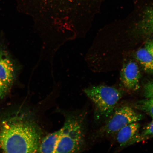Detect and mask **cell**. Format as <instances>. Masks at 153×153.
<instances>
[{
	"instance_id": "2e32d148",
	"label": "cell",
	"mask_w": 153,
	"mask_h": 153,
	"mask_svg": "<svg viewBox=\"0 0 153 153\" xmlns=\"http://www.w3.org/2000/svg\"><path fill=\"white\" fill-rule=\"evenodd\" d=\"M9 88L0 81V97L3 96L7 93Z\"/></svg>"
},
{
	"instance_id": "9c48e42d",
	"label": "cell",
	"mask_w": 153,
	"mask_h": 153,
	"mask_svg": "<svg viewBox=\"0 0 153 153\" xmlns=\"http://www.w3.org/2000/svg\"><path fill=\"white\" fill-rule=\"evenodd\" d=\"M137 28V32L141 35L148 36L153 34V7L145 11Z\"/></svg>"
},
{
	"instance_id": "52a82bcc",
	"label": "cell",
	"mask_w": 153,
	"mask_h": 153,
	"mask_svg": "<svg viewBox=\"0 0 153 153\" xmlns=\"http://www.w3.org/2000/svg\"><path fill=\"white\" fill-rule=\"evenodd\" d=\"M15 66L9 53L0 47V81L8 87L12 85L15 77Z\"/></svg>"
},
{
	"instance_id": "7c38bea8",
	"label": "cell",
	"mask_w": 153,
	"mask_h": 153,
	"mask_svg": "<svg viewBox=\"0 0 153 153\" xmlns=\"http://www.w3.org/2000/svg\"><path fill=\"white\" fill-rule=\"evenodd\" d=\"M134 108L142 111L151 117L153 120V99H146L136 102Z\"/></svg>"
},
{
	"instance_id": "3957f363",
	"label": "cell",
	"mask_w": 153,
	"mask_h": 153,
	"mask_svg": "<svg viewBox=\"0 0 153 153\" xmlns=\"http://www.w3.org/2000/svg\"><path fill=\"white\" fill-rule=\"evenodd\" d=\"M55 152L74 153L81 150L85 143L83 119L71 114L66 117Z\"/></svg>"
},
{
	"instance_id": "8fae6325",
	"label": "cell",
	"mask_w": 153,
	"mask_h": 153,
	"mask_svg": "<svg viewBox=\"0 0 153 153\" xmlns=\"http://www.w3.org/2000/svg\"><path fill=\"white\" fill-rule=\"evenodd\" d=\"M135 56L143 70L153 75V59L147 50L145 48L139 49Z\"/></svg>"
},
{
	"instance_id": "5bb4252c",
	"label": "cell",
	"mask_w": 153,
	"mask_h": 153,
	"mask_svg": "<svg viewBox=\"0 0 153 153\" xmlns=\"http://www.w3.org/2000/svg\"><path fill=\"white\" fill-rule=\"evenodd\" d=\"M143 93L145 98L153 99V81L148 82L144 84Z\"/></svg>"
},
{
	"instance_id": "4fadbf2b",
	"label": "cell",
	"mask_w": 153,
	"mask_h": 153,
	"mask_svg": "<svg viewBox=\"0 0 153 153\" xmlns=\"http://www.w3.org/2000/svg\"><path fill=\"white\" fill-rule=\"evenodd\" d=\"M153 137V120L143 128L142 131L136 136L132 145Z\"/></svg>"
},
{
	"instance_id": "277c9868",
	"label": "cell",
	"mask_w": 153,
	"mask_h": 153,
	"mask_svg": "<svg viewBox=\"0 0 153 153\" xmlns=\"http://www.w3.org/2000/svg\"><path fill=\"white\" fill-rule=\"evenodd\" d=\"M84 91L94 104L95 117L98 120L109 117L123 95L119 89L104 85L88 88Z\"/></svg>"
},
{
	"instance_id": "5b68a950",
	"label": "cell",
	"mask_w": 153,
	"mask_h": 153,
	"mask_svg": "<svg viewBox=\"0 0 153 153\" xmlns=\"http://www.w3.org/2000/svg\"><path fill=\"white\" fill-rule=\"evenodd\" d=\"M142 114L131 106L123 105L115 108L101 130V133L109 136L115 134L120 129L134 122H139L143 118Z\"/></svg>"
},
{
	"instance_id": "7a4b0ae2",
	"label": "cell",
	"mask_w": 153,
	"mask_h": 153,
	"mask_svg": "<svg viewBox=\"0 0 153 153\" xmlns=\"http://www.w3.org/2000/svg\"><path fill=\"white\" fill-rule=\"evenodd\" d=\"M37 18L51 19L81 18L92 0H28Z\"/></svg>"
},
{
	"instance_id": "6da1fadb",
	"label": "cell",
	"mask_w": 153,
	"mask_h": 153,
	"mask_svg": "<svg viewBox=\"0 0 153 153\" xmlns=\"http://www.w3.org/2000/svg\"><path fill=\"white\" fill-rule=\"evenodd\" d=\"M41 135L34 122L22 116H14L0 126V149L5 153L37 152Z\"/></svg>"
},
{
	"instance_id": "8992f818",
	"label": "cell",
	"mask_w": 153,
	"mask_h": 153,
	"mask_svg": "<svg viewBox=\"0 0 153 153\" xmlns=\"http://www.w3.org/2000/svg\"><path fill=\"white\" fill-rule=\"evenodd\" d=\"M141 74L138 65L132 61L126 63L120 73V80L124 87L128 90L135 91L140 87Z\"/></svg>"
},
{
	"instance_id": "9a60e30c",
	"label": "cell",
	"mask_w": 153,
	"mask_h": 153,
	"mask_svg": "<svg viewBox=\"0 0 153 153\" xmlns=\"http://www.w3.org/2000/svg\"><path fill=\"white\" fill-rule=\"evenodd\" d=\"M145 47L153 59V39L147 40L145 43Z\"/></svg>"
},
{
	"instance_id": "30bf717a",
	"label": "cell",
	"mask_w": 153,
	"mask_h": 153,
	"mask_svg": "<svg viewBox=\"0 0 153 153\" xmlns=\"http://www.w3.org/2000/svg\"><path fill=\"white\" fill-rule=\"evenodd\" d=\"M61 131L60 129L45 137L40 143L38 152L55 153Z\"/></svg>"
},
{
	"instance_id": "ba28073f",
	"label": "cell",
	"mask_w": 153,
	"mask_h": 153,
	"mask_svg": "<svg viewBox=\"0 0 153 153\" xmlns=\"http://www.w3.org/2000/svg\"><path fill=\"white\" fill-rule=\"evenodd\" d=\"M141 126L138 122H134L124 126L115 134L116 140L121 148L131 145L133 140L139 133Z\"/></svg>"
}]
</instances>
